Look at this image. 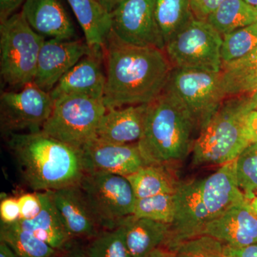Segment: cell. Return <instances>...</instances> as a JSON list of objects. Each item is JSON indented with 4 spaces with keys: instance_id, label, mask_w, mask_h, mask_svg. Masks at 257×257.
<instances>
[{
    "instance_id": "60d3db41",
    "label": "cell",
    "mask_w": 257,
    "mask_h": 257,
    "mask_svg": "<svg viewBox=\"0 0 257 257\" xmlns=\"http://www.w3.org/2000/svg\"><path fill=\"white\" fill-rule=\"evenodd\" d=\"M147 257H173V253L170 252L165 248L160 247L154 250Z\"/></svg>"
},
{
    "instance_id": "ffe728a7",
    "label": "cell",
    "mask_w": 257,
    "mask_h": 257,
    "mask_svg": "<svg viewBox=\"0 0 257 257\" xmlns=\"http://www.w3.org/2000/svg\"><path fill=\"white\" fill-rule=\"evenodd\" d=\"M42 209L35 217L20 219L18 224L57 251L71 247L72 238L67 232L47 192H40Z\"/></svg>"
},
{
    "instance_id": "7bdbcfd3",
    "label": "cell",
    "mask_w": 257,
    "mask_h": 257,
    "mask_svg": "<svg viewBox=\"0 0 257 257\" xmlns=\"http://www.w3.org/2000/svg\"><path fill=\"white\" fill-rule=\"evenodd\" d=\"M244 1L247 3L248 4L252 5V6L257 8V0H244Z\"/></svg>"
},
{
    "instance_id": "7dc6e473",
    "label": "cell",
    "mask_w": 257,
    "mask_h": 257,
    "mask_svg": "<svg viewBox=\"0 0 257 257\" xmlns=\"http://www.w3.org/2000/svg\"></svg>"
},
{
    "instance_id": "cb8c5ba5",
    "label": "cell",
    "mask_w": 257,
    "mask_h": 257,
    "mask_svg": "<svg viewBox=\"0 0 257 257\" xmlns=\"http://www.w3.org/2000/svg\"><path fill=\"white\" fill-rule=\"evenodd\" d=\"M221 36L257 22V8L244 0H225L207 20Z\"/></svg>"
},
{
    "instance_id": "8d00e7d4",
    "label": "cell",
    "mask_w": 257,
    "mask_h": 257,
    "mask_svg": "<svg viewBox=\"0 0 257 257\" xmlns=\"http://www.w3.org/2000/svg\"><path fill=\"white\" fill-rule=\"evenodd\" d=\"M26 0H0V23L8 20Z\"/></svg>"
},
{
    "instance_id": "ab89813d",
    "label": "cell",
    "mask_w": 257,
    "mask_h": 257,
    "mask_svg": "<svg viewBox=\"0 0 257 257\" xmlns=\"http://www.w3.org/2000/svg\"><path fill=\"white\" fill-rule=\"evenodd\" d=\"M0 257H18L5 241H0Z\"/></svg>"
},
{
    "instance_id": "d6a6232c",
    "label": "cell",
    "mask_w": 257,
    "mask_h": 257,
    "mask_svg": "<svg viewBox=\"0 0 257 257\" xmlns=\"http://www.w3.org/2000/svg\"><path fill=\"white\" fill-rule=\"evenodd\" d=\"M21 218L18 198L8 197L0 202V219L3 224H11L18 222Z\"/></svg>"
},
{
    "instance_id": "44dd1931",
    "label": "cell",
    "mask_w": 257,
    "mask_h": 257,
    "mask_svg": "<svg viewBox=\"0 0 257 257\" xmlns=\"http://www.w3.org/2000/svg\"><path fill=\"white\" fill-rule=\"evenodd\" d=\"M70 5L88 45L103 51L111 30V14L97 0H67Z\"/></svg>"
},
{
    "instance_id": "5bb4252c",
    "label": "cell",
    "mask_w": 257,
    "mask_h": 257,
    "mask_svg": "<svg viewBox=\"0 0 257 257\" xmlns=\"http://www.w3.org/2000/svg\"><path fill=\"white\" fill-rule=\"evenodd\" d=\"M94 51L82 40H45L39 55L34 84L50 93L72 67Z\"/></svg>"
},
{
    "instance_id": "ee69618b",
    "label": "cell",
    "mask_w": 257,
    "mask_h": 257,
    "mask_svg": "<svg viewBox=\"0 0 257 257\" xmlns=\"http://www.w3.org/2000/svg\"><path fill=\"white\" fill-rule=\"evenodd\" d=\"M251 98H252L253 100L256 101L257 102V92L253 94L252 96H251Z\"/></svg>"
},
{
    "instance_id": "7a4b0ae2",
    "label": "cell",
    "mask_w": 257,
    "mask_h": 257,
    "mask_svg": "<svg viewBox=\"0 0 257 257\" xmlns=\"http://www.w3.org/2000/svg\"><path fill=\"white\" fill-rule=\"evenodd\" d=\"M5 136L22 179L34 192L57 190L80 182L84 174L80 150L42 131Z\"/></svg>"
},
{
    "instance_id": "4fadbf2b",
    "label": "cell",
    "mask_w": 257,
    "mask_h": 257,
    "mask_svg": "<svg viewBox=\"0 0 257 257\" xmlns=\"http://www.w3.org/2000/svg\"><path fill=\"white\" fill-rule=\"evenodd\" d=\"M84 173L128 177L145 165L138 143L116 145L96 138L80 150Z\"/></svg>"
},
{
    "instance_id": "603a6c76",
    "label": "cell",
    "mask_w": 257,
    "mask_h": 257,
    "mask_svg": "<svg viewBox=\"0 0 257 257\" xmlns=\"http://www.w3.org/2000/svg\"><path fill=\"white\" fill-rule=\"evenodd\" d=\"M170 165H147L126 177L137 199L175 194L179 183Z\"/></svg>"
},
{
    "instance_id": "4dcf8cb0",
    "label": "cell",
    "mask_w": 257,
    "mask_h": 257,
    "mask_svg": "<svg viewBox=\"0 0 257 257\" xmlns=\"http://www.w3.org/2000/svg\"><path fill=\"white\" fill-rule=\"evenodd\" d=\"M224 244L219 240L202 235L182 243L173 257H224Z\"/></svg>"
},
{
    "instance_id": "bcb514c9",
    "label": "cell",
    "mask_w": 257,
    "mask_h": 257,
    "mask_svg": "<svg viewBox=\"0 0 257 257\" xmlns=\"http://www.w3.org/2000/svg\"><path fill=\"white\" fill-rule=\"evenodd\" d=\"M256 109H257V107H256Z\"/></svg>"
},
{
    "instance_id": "8fae6325",
    "label": "cell",
    "mask_w": 257,
    "mask_h": 257,
    "mask_svg": "<svg viewBox=\"0 0 257 257\" xmlns=\"http://www.w3.org/2000/svg\"><path fill=\"white\" fill-rule=\"evenodd\" d=\"M111 33L137 47L165 50V42L155 15V0H126L111 13Z\"/></svg>"
},
{
    "instance_id": "7402d4cb",
    "label": "cell",
    "mask_w": 257,
    "mask_h": 257,
    "mask_svg": "<svg viewBox=\"0 0 257 257\" xmlns=\"http://www.w3.org/2000/svg\"><path fill=\"white\" fill-rule=\"evenodd\" d=\"M128 250L133 257H147L162 247L170 224L130 215L121 221Z\"/></svg>"
},
{
    "instance_id": "f35d334b",
    "label": "cell",
    "mask_w": 257,
    "mask_h": 257,
    "mask_svg": "<svg viewBox=\"0 0 257 257\" xmlns=\"http://www.w3.org/2000/svg\"><path fill=\"white\" fill-rule=\"evenodd\" d=\"M99 4L108 12L111 13L114 12L120 5L126 2V0H97Z\"/></svg>"
},
{
    "instance_id": "d4e9b609",
    "label": "cell",
    "mask_w": 257,
    "mask_h": 257,
    "mask_svg": "<svg viewBox=\"0 0 257 257\" xmlns=\"http://www.w3.org/2000/svg\"><path fill=\"white\" fill-rule=\"evenodd\" d=\"M155 15L165 45L195 19L191 0H155Z\"/></svg>"
},
{
    "instance_id": "7c38bea8",
    "label": "cell",
    "mask_w": 257,
    "mask_h": 257,
    "mask_svg": "<svg viewBox=\"0 0 257 257\" xmlns=\"http://www.w3.org/2000/svg\"><path fill=\"white\" fill-rule=\"evenodd\" d=\"M202 179L179 183L175 196V213L162 248L174 253L182 243L202 236L209 222L201 198Z\"/></svg>"
},
{
    "instance_id": "f546056e",
    "label": "cell",
    "mask_w": 257,
    "mask_h": 257,
    "mask_svg": "<svg viewBox=\"0 0 257 257\" xmlns=\"http://www.w3.org/2000/svg\"><path fill=\"white\" fill-rule=\"evenodd\" d=\"M236 175L238 185L248 201L257 192V144H251L238 156Z\"/></svg>"
},
{
    "instance_id": "d6986e66",
    "label": "cell",
    "mask_w": 257,
    "mask_h": 257,
    "mask_svg": "<svg viewBox=\"0 0 257 257\" xmlns=\"http://www.w3.org/2000/svg\"><path fill=\"white\" fill-rule=\"evenodd\" d=\"M147 104L106 109L96 131V138L116 145L138 143L142 138Z\"/></svg>"
},
{
    "instance_id": "b9f144b4",
    "label": "cell",
    "mask_w": 257,
    "mask_h": 257,
    "mask_svg": "<svg viewBox=\"0 0 257 257\" xmlns=\"http://www.w3.org/2000/svg\"><path fill=\"white\" fill-rule=\"evenodd\" d=\"M249 204L253 213H254L255 215L257 216V196L253 197L251 200L249 201Z\"/></svg>"
},
{
    "instance_id": "ac0fdd59",
    "label": "cell",
    "mask_w": 257,
    "mask_h": 257,
    "mask_svg": "<svg viewBox=\"0 0 257 257\" xmlns=\"http://www.w3.org/2000/svg\"><path fill=\"white\" fill-rule=\"evenodd\" d=\"M21 12L32 30L45 39L70 40L75 35L62 0H26Z\"/></svg>"
},
{
    "instance_id": "3957f363",
    "label": "cell",
    "mask_w": 257,
    "mask_h": 257,
    "mask_svg": "<svg viewBox=\"0 0 257 257\" xmlns=\"http://www.w3.org/2000/svg\"><path fill=\"white\" fill-rule=\"evenodd\" d=\"M196 125L188 111L163 92L148 104L145 128L138 145L145 165H172L192 151Z\"/></svg>"
},
{
    "instance_id": "6da1fadb",
    "label": "cell",
    "mask_w": 257,
    "mask_h": 257,
    "mask_svg": "<svg viewBox=\"0 0 257 257\" xmlns=\"http://www.w3.org/2000/svg\"><path fill=\"white\" fill-rule=\"evenodd\" d=\"M104 59L106 109L150 104L163 92L173 68L165 50L127 45L111 32Z\"/></svg>"
},
{
    "instance_id": "83f0119b",
    "label": "cell",
    "mask_w": 257,
    "mask_h": 257,
    "mask_svg": "<svg viewBox=\"0 0 257 257\" xmlns=\"http://www.w3.org/2000/svg\"><path fill=\"white\" fill-rule=\"evenodd\" d=\"M257 47V22L223 36L221 56L223 64L239 60Z\"/></svg>"
},
{
    "instance_id": "1f68e13d",
    "label": "cell",
    "mask_w": 257,
    "mask_h": 257,
    "mask_svg": "<svg viewBox=\"0 0 257 257\" xmlns=\"http://www.w3.org/2000/svg\"><path fill=\"white\" fill-rule=\"evenodd\" d=\"M20 204L21 218L30 219L39 214L42 209V201L40 192L25 193L18 197Z\"/></svg>"
},
{
    "instance_id": "9c48e42d",
    "label": "cell",
    "mask_w": 257,
    "mask_h": 257,
    "mask_svg": "<svg viewBox=\"0 0 257 257\" xmlns=\"http://www.w3.org/2000/svg\"><path fill=\"white\" fill-rule=\"evenodd\" d=\"M79 186L102 230L115 229L133 215L137 198L126 177L84 173Z\"/></svg>"
},
{
    "instance_id": "8992f818",
    "label": "cell",
    "mask_w": 257,
    "mask_h": 257,
    "mask_svg": "<svg viewBox=\"0 0 257 257\" xmlns=\"http://www.w3.org/2000/svg\"><path fill=\"white\" fill-rule=\"evenodd\" d=\"M106 109L103 99L83 96L61 97L55 101L53 110L42 132L80 150L96 138Z\"/></svg>"
},
{
    "instance_id": "ba28073f",
    "label": "cell",
    "mask_w": 257,
    "mask_h": 257,
    "mask_svg": "<svg viewBox=\"0 0 257 257\" xmlns=\"http://www.w3.org/2000/svg\"><path fill=\"white\" fill-rule=\"evenodd\" d=\"M223 37L206 20L194 19L166 44L172 67L219 73Z\"/></svg>"
},
{
    "instance_id": "484cf974",
    "label": "cell",
    "mask_w": 257,
    "mask_h": 257,
    "mask_svg": "<svg viewBox=\"0 0 257 257\" xmlns=\"http://www.w3.org/2000/svg\"><path fill=\"white\" fill-rule=\"evenodd\" d=\"M0 239L18 257H51L58 251L17 222L11 224L1 223Z\"/></svg>"
},
{
    "instance_id": "277c9868",
    "label": "cell",
    "mask_w": 257,
    "mask_h": 257,
    "mask_svg": "<svg viewBox=\"0 0 257 257\" xmlns=\"http://www.w3.org/2000/svg\"><path fill=\"white\" fill-rule=\"evenodd\" d=\"M256 107L251 95L226 98L199 131L193 145L192 165H222L236 160L249 145L243 135V118Z\"/></svg>"
},
{
    "instance_id": "d590c367",
    "label": "cell",
    "mask_w": 257,
    "mask_h": 257,
    "mask_svg": "<svg viewBox=\"0 0 257 257\" xmlns=\"http://www.w3.org/2000/svg\"><path fill=\"white\" fill-rule=\"evenodd\" d=\"M224 254L230 257H257V243L241 247L224 245Z\"/></svg>"
},
{
    "instance_id": "2e32d148",
    "label": "cell",
    "mask_w": 257,
    "mask_h": 257,
    "mask_svg": "<svg viewBox=\"0 0 257 257\" xmlns=\"http://www.w3.org/2000/svg\"><path fill=\"white\" fill-rule=\"evenodd\" d=\"M103 58L104 50H95L79 61L50 92L54 101L67 96L103 99L106 84Z\"/></svg>"
},
{
    "instance_id": "836d02e7",
    "label": "cell",
    "mask_w": 257,
    "mask_h": 257,
    "mask_svg": "<svg viewBox=\"0 0 257 257\" xmlns=\"http://www.w3.org/2000/svg\"><path fill=\"white\" fill-rule=\"evenodd\" d=\"M225 0H191L193 13L196 19L207 20L211 14Z\"/></svg>"
},
{
    "instance_id": "e575fe53",
    "label": "cell",
    "mask_w": 257,
    "mask_h": 257,
    "mask_svg": "<svg viewBox=\"0 0 257 257\" xmlns=\"http://www.w3.org/2000/svg\"><path fill=\"white\" fill-rule=\"evenodd\" d=\"M243 135L249 145L257 144V109L248 111L243 118Z\"/></svg>"
},
{
    "instance_id": "f6af8a7d",
    "label": "cell",
    "mask_w": 257,
    "mask_h": 257,
    "mask_svg": "<svg viewBox=\"0 0 257 257\" xmlns=\"http://www.w3.org/2000/svg\"><path fill=\"white\" fill-rule=\"evenodd\" d=\"M224 257H230V256H225V255H224Z\"/></svg>"
},
{
    "instance_id": "5b68a950",
    "label": "cell",
    "mask_w": 257,
    "mask_h": 257,
    "mask_svg": "<svg viewBox=\"0 0 257 257\" xmlns=\"http://www.w3.org/2000/svg\"><path fill=\"white\" fill-rule=\"evenodd\" d=\"M45 38L16 13L0 23V74L5 84L22 89L34 82Z\"/></svg>"
},
{
    "instance_id": "30bf717a",
    "label": "cell",
    "mask_w": 257,
    "mask_h": 257,
    "mask_svg": "<svg viewBox=\"0 0 257 257\" xmlns=\"http://www.w3.org/2000/svg\"><path fill=\"white\" fill-rule=\"evenodd\" d=\"M54 105L50 93L34 83L19 91L3 92L0 96L2 131L5 135L42 131Z\"/></svg>"
},
{
    "instance_id": "f1b7e54d",
    "label": "cell",
    "mask_w": 257,
    "mask_h": 257,
    "mask_svg": "<svg viewBox=\"0 0 257 257\" xmlns=\"http://www.w3.org/2000/svg\"><path fill=\"white\" fill-rule=\"evenodd\" d=\"M175 213V194H161L137 199L133 215L170 224Z\"/></svg>"
},
{
    "instance_id": "74e56055",
    "label": "cell",
    "mask_w": 257,
    "mask_h": 257,
    "mask_svg": "<svg viewBox=\"0 0 257 257\" xmlns=\"http://www.w3.org/2000/svg\"><path fill=\"white\" fill-rule=\"evenodd\" d=\"M51 257H88L85 250L79 248H70L63 251H57L55 254Z\"/></svg>"
},
{
    "instance_id": "52a82bcc",
    "label": "cell",
    "mask_w": 257,
    "mask_h": 257,
    "mask_svg": "<svg viewBox=\"0 0 257 257\" xmlns=\"http://www.w3.org/2000/svg\"><path fill=\"white\" fill-rule=\"evenodd\" d=\"M163 92L175 98L200 131L226 99L221 72L173 67Z\"/></svg>"
},
{
    "instance_id": "e0dca14e",
    "label": "cell",
    "mask_w": 257,
    "mask_h": 257,
    "mask_svg": "<svg viewBox=\"0 0 257 257\" xmlns=\"http://www.w3.org/2000/svg\"><path fill=\"white\" fill-rule=\"evenodd\" d=\"M203 235L212 236L232 247L257 243V216L251 209L249 201L233 206L210 221Z\"/></svg>"
},
{
    "instance_id": "9a60e30c",
    "label": "cell",
    "mask_w": 257,
    "mask_h": 257,
    "mask_svg": "<svg viewBox=\"0 0 257 257\" xmlns=\"http://www.w3.org/2000/svg\"><path fill=\"white\" fill-rule=\"evenodd\" d=\"M47 192L72 239H92L102 231L79 184Z\"/></svg>"
},
{
    "instance_id": "4316f807",
    "label": "cell",
    "mask_w": 257,
    "mask_h": 257,
    "mask_svg": "<svg viewBox=\"0 0 257 257\" xmlns=\"http://www.w3.org/2000/svg\"><path fill=\"white\" fill-rule=\"evenodd\" d=\"M85 252L88 257H133L122 225L115 229L102 230L91 239Z\"/></svg>"
}]
</instances>
